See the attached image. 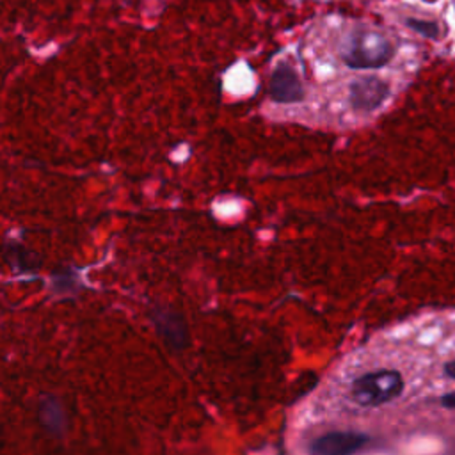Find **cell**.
I'll return each mask as SVG.
<instances>
[{"label":"cell","instance_id":"3957f363","mask_svg":"<svg viewBox=\"0 0 455 455\" xmlns=\"http://www.w3.org/2000/svg\"><path fill=\"white\" fill-rule=\"evenodd\" d=\"M268 94L275 103H299L304 98V85L290 64L279 62L274 68L268 82Z\"/></svg>","mask_w":455,"mask_h":455},{"label":"cell","instance_id":"8992f818","mask_svg":"<svg viewBox=\"0 0 455 455\" xmlns=\"http://www.w3.org/2000/svg\"><path fill=\"white\" fill-rule=\"evenodd\" d=\"M443 373H444L448 379L455 380V359H451V361L444 363V366H443Z\"/></svg>","mask_w":455,"mask_h":455},{"label":"cell","instance_id":"277c9868","mask_svg":"<svg viewBox=\"0 0 455 455\" xmlns=\"http://www.w3.org/2000/svg\"><path fill=\"white\" fill-rule=\"evenodd\" d=\"M405 25L414 30L416 34H419L425 39H432L437 41L441 37V27L437 21L432 20H418V18H407Z\"/></svg>","mask_w":455,"mask_h":455},{"label":"cell","instance_id":"7a4b0ae2","mask_svg":"<svg viewBox=\"0 0 455 455\" xmlns=\"http://www.w3.org/2000/svg\"><path fill=\"white\" fill-rule=\"evenodd\" d=\"M389 84L375 75H363L348 85V103L352 110L370 114L377 110L389 96Z\"/></svg>","mask_w":455,"mask_h":455},{"label":"cell","instance_id":"5b68a950","mask_svg":"<svg viewBox=\"0 0 455 455\" xmlns=\"http://www.w3.org/2000/svg\"><path fill=\"white\" fill-rule=\"evenodd\" d=\"M441 405L446 409H455V391L441 396Z\"/></svg>","mask_w":455,"mask_h":455},{"label":"cell","instance_id":"6da1fadb","mask_svg":"<svg viewBox=\"0 0 455 455\" xmlns=\"http://www.w3.org/2000/svg\"><path fill=\"white\" fill-rule=\"evenodd\" d=\"M393 55V43L373 28H354L339 48V57L350 69H379L384 68Z\"/></svg>","mask_w":455,"mask_h":455}]
</instances>
